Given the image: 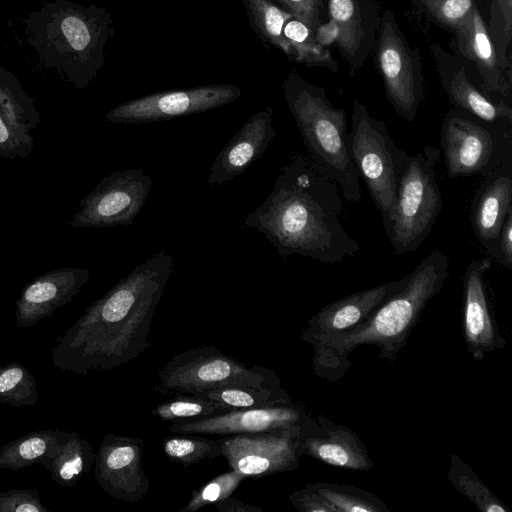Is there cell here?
Returning <instances> with one entry per match:
<instances>
[{
    "mask_svg": "<svg viewBox=\"0 0 512 512\" xmlns=\"http://www.w3.org/2000/svg\"><path fill=\"white\" fill-rule=\"evenodd\" d=\"M173 269L174 259L164 250L137 265L57 338L54 367L86 375L142 355L151 347V323Z\"/></svg>",
    "mask_w": 512,
    "mask_h": 512,
    "instance_id": "6da1fadb",
    "label": "cell"
},
{
    "mask_svg": "<svg viewBox=\"0 0 512 512\" xmlns=\"http://www.w3.org/2000/svg\"><path fill=\"white\" fill-rule=\"evenodd\" d=\"M342 214L337 183L308 156L296 152L242 227L262 233L284 259L297 254L327 264L341 263L361 250L343 226Z\"/></svg>",
    "mask_w": 512,
    "mask_h": 512,
    "instance_id": "7a4b0ae2",
    "label": "cell"
},
{
    "mask_svg": "<svg viewBox=\"0 0 512 512\" xmlns=\"http://www.w3.org/2000/svg\"><path fill=\"white\" fill-rule=\"evenodd\" d=\"M449 275L447 254L434 249L364 321L313 347L314 373L327 381H338L351 366L350 354L363 345L377 347L380 358L394 362L427 303L441 291Z\"/></svg>",
    "mask_w": 512,
    "mask_h": 512,
    "instance_id": "3957f363",
    "label": "cell"
},
{
    "mask_svg": "<svg viewBox=\"0 0 512 512\" xmlns=\"http://www.w3.org/2000/svg\"><path fill=\"white\" fill-rule=\"evenodd\" d=\"M21 25L22 41L34 52L38 66L76 89L94 81L114 35L113 19L105 8L69 0L43 2Z\"/></svg>",
    "mask_w": 512,
    "mask_h": 512,
    "instance_id": "277c9868",
    "label": "cell"
},
{
    "mask_svg": "<svg viewBox=\"0 0 512 512\" xmlns=\"http://www.w3.org/2000/svg\"><path fill=\"white\" fill-rule=\"evenodd\" d=\"M285 99L306 147L308 158L337 183L347 202H358L360 176L349 150L347 115L319 90L289 81Z\"/></svg>",
    "mask_w": 512,
    "mask_h": 512,
    "instance_id": "5b68a950",
    "label": "cell"
},
{
    "mask_svg": "<svg viewBox=\"0 0 512 512\" xmlns=\"http://www.w3.org/2000/svg\"><path fill=\"white\" fill-rule=\"evenodd\" d=\"M440 150L425 146L412 156L399 178L396 201L384 230L395 255L416 251L442 211L436 168Z\"/></svg>",
    "mask_w": 512,
    "mask_h": 512,
    "instance_id": "8992f818",
    "label": "cell"
},
{
    "mask_svg": "<svg viewBox=\"0 0 512 512\" xmlns=\"http://www.w3.org/2000/svg\"><path fill=\"white\" fill-rule=\"evenodd\" d=\"M155 392L164 395H201L230 386L281 387L279 376L270 368L248 366L211 345L183 351L172 357L157 374Z\"/></svg>",
    "mask_w": 512,
    "mask_h": 512,
    "instance_id": "52a82bcc",
    "label": "cell"
},
{
    "mask_svg": "<svg viewBox=\"0 0 512 512\" xmlns=\"http://www.w3.org/2000/svg\"><path fill=\"white\" fill-rule=\"evenodd\" d=\"M349 150L360 179L381 214L383 225L393 211L399 178L408 154L390 137L386 124L354 101Z\"/></svg>",
    "mask_w": 512,
    "mask_h": 512,
    "instance_id": "ba28073f",
    "label": "cell"
},
{
    "mask_svg": "<svg viewBox=\"0 0 512 512\" xmlns=\"http://www.w3.org/2000/svg\"><path fill=\"white\" fill-rule=\"evenodd\" d=\"M440 145L448 178L484 176L512 157V128L453 110L441 125Z\"/></svg>",
    "mask_w": 512,
    "mask_h": 512,
    "instance_id": "9c48e42d",
    "label": "cell"
},
{
    "mask_svg": "<svg viewBox=\"0 0 512 512\" xmlns=\"http://www.w3.org/2000/svg\"><path fill=\"white\" fill-rule=\"evenodd\" d=\"M152 179L143 169L115 171L105 176L79 202L69 225L73 228L129 226L149 196Z\"/></svg>",
    "mask_w": 512,
    "mask_h": 512,
    "instance_id": "30bf717a",
    "label": "cell"
},
{
    "mask_svg": "<svg viewBox=\"0 0 512 512\" xmlns=\"http://www.w3.org/2000/svg\"><path fill=\"white\" fill-rule=\"evenodd\" d=\"M306 423L264 433L221 436L223 457L230 469L245 477L294 471L303 455L301 435Z\"/></svg>",
    "mask_w": 512,
    "mask_h": 512,
    "instance_id": "8fae6325",
    "label": "cell"
},
{
    "mask_svg": "<svg viewBox=\"0 0 512 512\" xmlns=\"http://www.w3.org/2000/svg\"><path fill=\"white\" fill-rule=\"evenodd\" d=\"M239 87L211 84L189 89L163 91L124 102L105 115L114 124H141L209 111L238 99Z\"/></svg>",
    "mask_w": 512,
    "mask_h": 512,
    "instance_id": "7c38bea8",
    "label": "cell"
},
{
    "mask_svg": "<svg viewBox=\"0 0 512 512\" xmlns=\"http://www.w3.org/2000/svg\"><path fill=\"white\" fill-rule=\"evenodd\" d=\"M141 438L107 434L95 454L96 483L111 497L127 503L142 500L150 481L142 466Z\"/></svg>",
    "mask_w": 512,
    "mask_h": 512,
    "instance_id": "4fadbf2b",
    "label": "cell"
},
{
    "mask_svg": "<svg viewBox=\"0 0 512 512\" xmlns=\"http://www.w3.org/2000/svg\"><path fill=\"white\" fill-rule=\"evenodd\" d=\"M310 418L304 407L288 403L234 410L197 420H180L168 426L174 434L237 435L264 433L303 425Z\"/></svg>",
    "mask_w": 512,
    "mask_h": 512,
    "instance_id": "5bb4252c",
    "label": "cell"
},
{
    "mask_svg": "<svg viewBox=\"0 0 512 512\" xmlns=\"http://www.w3.org/2000/svg\"><path fill=\"white\" fill-rule=\"evenodd\" d=\"M512 210V157L482 176L471 202L470 222L478 242L491 260L502 265L499 234Z\"/></svg>",
    "mask_w": 512,
    "mask_h": 512,
    "instance_id": "9a60e30c",
    "label": "cell"
},
{
    "mask_svg": "<svg viewBox=\"0 0 512 512\" xmlns=\"http://www.w3.org/2000/svg\"><path fill=\"white\" fill-rule=\"evenodd\" d=\"M378 64L389 102L398 116L412 122L423 97L422 82L402 37L391 22L382 25Z\"/></svg>",
    "mask_w": 512,
    "mask_h": 512,
    "instance_id": "2e32d148",
    "label": "cell"
},
{
    "mask_svg": "<svg viewBox=\"0 0 512 512\" xmlns=\"http://www.w3.org/2000/svg\"><path fill=\"white\" fill-rule=\"evenodd\" d=\"M490 258L474 259L463 275L462 323L469 354L475 360L505 346L494 322L484 286V274L491 267Z\"/></svg>",
    "mask_w": 512,
    "mask_h": 512,
    "instance_id": "e0dca14e",
    "label": "cell"
},
{
    "mask_svg": "<svg viewBox=\"0 0 512 512\" xmlns=\"http://www.w3.org/2000/svg\"><path fill=\"white\" fill-rule=\"evenodd\" d=\"M41 123L35 99L0 64V156L26 158L34 148L31 131Z\"/></svg>",
    "mask_w": 512,
    "mask_h": 512,
    "instance_id": "ac0fdd59",
    "label": "cell"
},
{
    "mask_svg": "<svg viewBox=\"0 0 512 512\" xmlns=\"http://www.w3.org/2000/svg\"><path fill=\"white\" fill-rule=\"evenodd\" d=\"M89 278L90 271L78 267H62L36 277L16 301V326L28 328L51 316L70 302Z\"/></svg>",
    "mask_w": 512,
    "mask_h": 512,
    "instance_id": "d6986e66",
    "label": "cell"
},
{
    "mask_svg": "<svg viewBox=\"0 0 512 512\" xmlns=\"http://www.w3.org/2000/svg\"><path fill=\"white\" fill-rule=\"evenodd\" d=\"M303 455L325 464L357 471H368L374 464L358 435L323 415L314 421L311 417L301 435Z\"/></svg>",
    "mask_w": 512,
    "mask_h": 512,
    "instance_id": "ffe728a7",
    "label": "cell"
},
{
    "mask_svg": "<svg viewBox=\"0 0 512 512\" xmlns=\"http://www.w3.org/2000/svg\"><path fill=\"white\" fill-rule=\"evenodd\" d=\"M402 282L403 278L383 283L326 305L309 319L300 334L301 340L315 347L330 336L353 328L396 292Z\"/></svg>",
    "mask_w": 512,
    "mask_h": 512,
    "instance_id": "44dd1931",
    "label": "cell"
},
{
    "mask_svg": "<svg viewBox=\"0 0 512 512\" xmlns=\"http://www.w3.org/2000/svg\"><path fill=\"white\" fill-rule=\"evenodd\" d=\"M272 109L251 115L217 154L208 176L210 186H221L244 173L275 138Z\"/></svg>",
    "mask_w": 512,
    "mask_h": 512,
    "instance_id": "7402d4cb",
    "label": "cell"
},
{
    "mask_svg": "<svg viewBox=\"0 0 512 512\" xmlns=\"http://www.w3.org/2000/svg\"><path fill=\"white\" fill-rule=\"evenodd\" d=\"M456 31L459 50L475 63L488 90L506 94L509 85L502 77L495 48L477 8Z\"/></svg>",
    "mask_w": 512,
    "mask_h": 512,
    "instance_id": "603a6c76",
    "label": "cell"
},
{
    "mask_svg": "<svg viewBox=\"0 0 512 512\" xmlns=\"http://www.w3.org/2000/svg\"><path fill=\"white\" fill-rule=\"evenodd\" d=\"M95 461L92 445L77 432H67L57 452L40 462L52 480L63 487H76Z\"/></svg>",
    "mask_w": 512,
    "mask_h": 512,
    "instance_id": "cb8c5ba5",
    "label": "cell"
},
{
    "mask_svg": "<svg viewBox=\"0 0 512 512\" xmlns=\"http://www.w3.org/2000/svg\"><path fill=\"white\" fill-rule=\"evenodd\" d=\"M67 431L44 429L29 432L0 448V469L21 470L52 457Z\"/></svg>",
    "mask_w": 512,
    "mask_h": 512,
    "instance_id": "d4e9b609",
    "label": "cell"
},
{
    "mask_svg": "<svg viewBox=\"0 0 512 512\" xmlns=\"http://www.w3.org/2000/svg\"><path fill=\"white\" fill-rule=\"evenodd\" d=\"M447 93L452 104L483 121L490 123H512V109L504 101L495 103L483 95L469 81L465 72H455L448 84Z\"/></svg>",
    "mask_w": 512,
    "mask_h": 512,
    "instance_id": "484cf974",
    "label": "cell"
},
{
    "mask_svg": "<svg viewBox=\"0 0 512 512\" xmlns=\"http://www.w3.org/2000/svg\"><path fill=\"white\" fill-rule=\"evenodd\" d=\"M200 397L216 402L226 412L260 408L292 401L282 388H256L250 386H230L205 392Z\"/></svg>",
    "mask_w": 512,
    "mask_h": 512,
    "instance_id": "4316f807",
    "label": "cell"
},
{
    "mask_svg": "<svg viewBox=\"0 0 512 512\" xmlns=\"http://www.w3.org/2000/svg\"><path fill=\"white\" fill-rule=\"evenodd\" d=\"M448 480L455 490L468 498L479 511L509 512V508L458 455H450Z\"/></svg>",
    "mask_w": 512,
    "mask_h": 512,
    "instance_id": "83f0119b",
    "label": "cell"
},
{
    "mask_svg": "<svg viewBox=\"0 0 512 512\" xmlns=\"http://www.w3.org/2000/svg\"><path fill=\"white\" fill-rule=\"evenodd\" d=\"M162 451L171 462L181 464L183 467L223 456L219 439L196 436V434L165 437L162 442Z\"/></svg>",
    "mask_w": 512,
    "mask_h": 512,
    "instance_id": "f1b7e54d",
    "label": "cell"
},
{
    "mask_svg": "<svg viewBox=\"0 0 512 512\" xmlns=\"http://www.w3.org/2000/svg\"><path fill=\"white\" fill-rule=\"evenodd\" d=\"M248 3L251 23L261 38L287 56H294L293 49L284 35V26L293 15L278 8L270 0H249Z\"/></svg>",
    "mask_w": 512,
    "mask_h": 512,
    "instance_id": "f546056e",
    "label": "cell"
},
{
    "mask_svg": "<svg viewBox=\"0 0 512 512\" xmlns=\"http://www.w3.org/2000/svg\"><path fill=\"white\" fill-rule=\"evenodd\" d=\"M309 485L327 499L338 512H389L383 500L362 488L326 482Z\"/></svg>",
    "mask_w": 512,
    "mask_h": 512,
    "instance_id": "4dcf8cb0",
    "label": "cell"
},
{
    "mask_svg": "<svg viewBox=\"0 0 512 512\" xmlns=\"http://www.w3.org/2000/svg\"><path fill=\"white\" fill-rule=\"evenodd\" d=\"M38 399L35 377L25 366L15 361L0 366V404L32 406Z\"/></svg>",
    "mask_w": 512,
    "mask_h": 512,
    "instance_id": "1f68e13d",
    "label": "cell"
},
{
    "mask_svg": "<svg viewBox=\"0 0 512 512\" xmlns=\"http://www.w3.org/2000/svg\"><path fill=\"white\" fill-rule=\"evenodd\" d=\"M296 61L308 66H325L336 70L337 66L328 49L318 43L314 31L293 17L284 26Z\"/></svg>",
    "mask_w": 512,
    "mask_h": 512,
    "instance_id": "d6a6232c",
    "label": "cell"
},
{
    "mask_svg": "<svg viewBox=\"0 0 512 512\" xmlns=\"http://www.w3.org/2000/svg\"><path fill=\"white\" fill-rule=\"evenodd\" d=\"M225 412L216 402L189 394L174 395L173 398L156 405L151 411L153 416L172 422L197 420Z\"/></svg>",
    "mask_w": 512,
    "mask_h": 512,
    "instance_id": "836d02e7",
    "label": "cell"
},
{
    "mask_svg": "<svg viewBox=\"0 0 512 512\" xmlns=\"http://www.w3.org/2000/svg\"><path fill=\"white\" fill-rule=\"evenodd\" d=\"M331 19L339 29L337 43L348 56H354L364 36L356 0H329Z\"/></svg>",
    "mask_w": 512,
    "mask_h": 512,
    "instance_id": "e575fe53",
    "label": "cell"
},
{
    "mask_svg": "<svg viewBox=\"0 0 512 512\" xmlns=\"http://www.w3.org/2000/svg\"><path fill=\"white\" fill-rule=\"evenodd\" d=\"M245 478L243 474L233 469L212 478L192 490L190 499L179 512H196L205 506L215 505L233 495Z\"/></svg>",
    "mask_w": 512,
    "mask_h": 512,
    "instance_id": "d590c367",
    "label": "cell"
},
{
    "mask_svg": "<svg viewBox=\"0 0 512 512\" xmlns=\"http://www.w3.org/2000/svg\"><path fill=\"white\" fill-rule=\"evenodd\" d=\"M440 23L457 29L476 8L475 0H421Z\"/></svg>",
    "mask_w": 512,
    "mask_h": 512,
    "instance_id": "8d00e7d4",
    "label": "cell"
},
{
    "mask_svg": "<svg viewBox=\"0 0 512 512\" xmlns=\"http://www.w3.org/2000/svg\"><path fill=\"white\" fill-rule=\"evenodd\" d=\"M0 512H50L36 488L0 492Z\"/></svg>",
    "mask_w": 512,
    "mask_h": 512,
    "instance_id": "74e56055",
    "label": "cell"
},
{
    "mask_svg": "<svg viewBox=\"0 0 512 512\" xmlns=\"http://www.w3.org/2000/svg\"><path fill=\"white\" fill-rule=\"evenodd\" d=\"M292 505L301 512H338V510L325 499L309 483L302 489L292 492L288 496Z\"/></svg>",
    "mask_w": 512,
    "mask_h": 512,
    "instance_id": "f35d334b",
    "label": "cell"
},
{
    "mask_svg": "<svg viewBox=\"0 0 512 512\" xmlns=\"http://www.w3.org/2000/svg\"><path fill=\"white\" fill-rule=\"evenodd\" d=\"M293 17L315 31L319 26L322 0H277Z\"/></svg>",
    "mask_w": 512,
    "mask_h": 512,
    "instance_id": "ab89813d",
    "label": "cell"
},
{
    "mask_svg": "<svg viewBox=\"0 0 512 512\" xmlns=\"http://www.w3.org/2000/svg\"><path fill=\"white\" fill-rule=\"evenodd\" d=\"M499 250L502 266L512 269V210L507 214L499 234Z\"/></svg>",
    "mask_w": 512,
    "mask_h": 512,
    "instance_id": "60d3db41",
    "label": "cell"
},
{
    "mask_svg": "<svg viewBox=\"0 0 512 512\" xmlns=\"http://www.w3.org/2000/svg\"><path fill=\"white\" fill-rule=\"evenodd\" d=\"M214 506L220 512H263L260 506L244 503L233 497V495L216 503Z\"/></svg>",
    "mask_w": 512,
    "mask_h": 512,
    "instance_id": "b9f144b4",
    "label": "cell"
},
{
    "mask_svg": "<svg viewBox=\"0 0 512 512\" xmlns=\"http://www.w3.org/2000/svg\"><path fill=\"white\" fill-rule=\"evenodd\" d=\"M315 38L322 46L330 45L337 42L339 37V29L336 23L330 19L326 24L319 25L315 31Z\"/></svg>",
    "mask_w": 512,
    "mask_h": 512,
    "instance_id": "7bdbcfd3",
    "label": "cell"
},
{
    "mask_svg": "<svg viewBox=\"0 0 512 512\" xmlns=\"http://www.w3.org/2000/svg\"><path fill=\"white\" fill-rule=\"evenodd\" d=\"M493 2L502 15L504 32L510 36L512 30V0H493Z\"/></svg>",
    "mask_w": 512,
    "mask_h": 512,
    "instance_id": "ee69618b",
    "label": "cell"
}]
</instances>
